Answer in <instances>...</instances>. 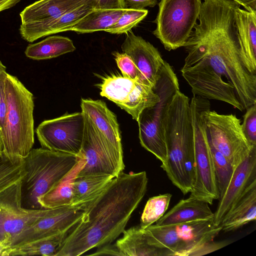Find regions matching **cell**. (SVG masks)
Instances as JSON below:
<instances>
[{
  "label": "cell",
  "mask_w": 256,
  "mask_h": 256,
  "mask_svg": "<svg viewBox=\"0 0 256 256\" xmlns=\"http://www.w3.org/2000/svg\"><path fill=\"white\" fill-rule=\"evenodd\" d=\"M240 4L204 0L180 70L194 96L225 102L243 112L256 104V75L245 65L235 24Z\"/></svg>",
  "instance_id": "cell-1"
},
{
  "label": "cell",
  "mask_w": 256,
  "mask_h": 256,
  "mask_svg": "<svg viewBox=\"0 0 256 256\" xmlns=\"http://www.w3.org/2000/svg\"><path fill=\"white\" fill-rule=\"evenodd\" d=\"M146 172H120L86 206L82 220L68 232L55 256H78L113 242L125 230L146 194Z\"/></svg>",
  "instance_id": "cell-2"
},
{
  "label": "cell",
  "mask_w": 256,
  "mask_h": 256,
  "mask_svg": "<svg viewBox=\"0 0 256 256\" xmlns=\"http://www.w3.org/2000/svg\"><path fill=\"white\" fill-rule=\"evenodd\" d=\"M164 128L167 157L160 167L172 184L186 194L196 178L194 140L190 98L180 90L166 110Z\"/></svg>",
  "instance_id": "cell-3"
},
{
  "label": "cell",
  "mask_w": 256,
  "mask_h": 256,
  "mask_svg": "<svg viewBox=\"0 0 256 256\" xmlns=\"http://www.w3.org/2000/svg\"><path fill=\"white\" fill-rule=\"evenodd\" d=\"M6 112L0 132L2 156L12 162L23 160L34 144V96L14 76L6 80Z\"/></svg>",
  "instance_id": "cell-4"
},
{
  "label": "cell",
  "mask_w": 256,
  "mask_h": 256,
  "mask_svg": "<svg viewBox=\"0 0 256 256\" xmlns=\"http://www.w3.org/2000/svg\"><path fill=\"white\" fill-rule=\"evenodd\" d=\"M80 158L44 148H32L24 158L21 203L27 209H44L38 199L50 190L76 165Z\"/></svg>",
  "instance_id": "cell-5"
},
{
  "label": "cell",
  "mask_w": 256,
  "mask_h": 256,
  "mask_svg": "<svg viewBox=\"0 0 256 256\" xmlns=\"http://www.w3.org/2000/svg\"><path fill=\"white\" fill-rule=\"evenodd\" d=\"M160 100L154 106L144 109L138 121L142 146L164 164L167 149L164 120L166 110L174 96L180 90L178 79L172 66L165 62L160 77L152 88Z\"/></svg>",
  "instance_id": "cell-6"
},
{
  "label": "cell",
  "mask_w": 256,
  "mask_h": 256,
  "mask_svg": "<svg viewBox=\"0 0 256 256\" xmlns=\"http://www.w3.org/2000/svg\"><path fill=\"white\" fill-rule=\"evenodd\" d=\"M210 108L208 100L194 96L190 102L194 132L196 178L190 197L209 204L218 200L212 158L206 128V114Z\"/></svg>",
  "instance_id": "cell-7"
},
{
  "label": "cell",
  "mask_w": 256,
  "mask_h": 256,
  "mask_svg": "<svg viewBox=\"0 0 256 256\" xmlns=\"http://www.w3.org/2000/svg\"><path fill=\"white\" fill-rule=\"evenodd\" d=\"M202 0H160L152 34L170 51L184 46L200 14Z\"/></svg>",
  "instance_id": "cell-8"
},
{
  "label": "cell",
  "mask_w": 256,
  "mask_h": 256,
  "mask_svg": "<svg viewBox=\"0 0 256 256\" xmlns=\"http://www.w3.org/2000/svg\"><path fill=\"white\" fill-rule=\"evenodd\" d=\"M206 128L209 143L224 156L234 170L256 146L248 142L241 120L235 114H220L210 110L206 114Z\"/></svg>",
  "instance_id": "cell-9"
},
{
  "label": "cell",
  "mask_w": 256,
  "mask_h": 256,
  "mask_svg": "<svg viewBox=\"0 0 256 256\" xmlns=\"http://www.w3.org/2000/svg\"><path fill=\"white\" fill-rule=\"evenodd\" d=\"M51 209V208H50ZM50 209H27L21 203V180L0 193V253Z\"/></svg>",
  "instance_id": "cell-10"
},
{
  "label": "cell",
  "mask_w": 256,
  "mask_h": 256,
  "mask_svg": "<svg viewBox=\"0 0 256 256\" xmlns=\"http://www.w3.org/2000/svg\"><path fill=\"white\" fill-rule=\"evenodd\" d=\"M84 128V114H65L38 125L36 132L42 148L79 157Z\"/></svg>",
  "instance_id": "cell-11"
},
{
  "label": "cell",
  "mask_w": 256,
  "mask_h": 256,
  "mask_svg": "<svg viewBox=\"0 0 256 256\" xmlns=\"http://www.w3.org/2000/svg\"><path fill=\"white\" fill-rule=\"evenodd\" d=\"M100 88L102 96L114 102L137 122L144 109L154 106L160 100L150 86L123 76L104 78Z\"/></svg>",
  "instance_id": "cell-12"
},
{
  "label": "cell",
  "mask_w": 256,
  "mask_h": 256,
  "mask_svg": "<svg viewBox=\"0 0 256 256\" xmlns=\"http://www.w3.org/2000/svg\"><path fill=\"white\" fill-rule=\"evenodd\" d=\"M87 204H72L51 208L47 214L40 218L24 230L8 248L20 246L58 233L68 234L82 220Z\"/></svg>",
  "instance_id": "cell-13"
},
{
  "label": "cell",
  "mask_w": 256,
  "mask_h": 256,
  "mask_svg": "<svg viewBox=\"0 0 256 256\" xmlns=\"http://www.w3.org/2000/svg\"><path fill=\"white\" fill-rule=\"evenodd\" d=\"M82 112L86 114L102 136L118 175L124 168L119 126L114 114L101 100H81Z\"/></svg>",
  "instance_id": "cell-14"
},
{
  "label": "cell",
  "mask_w": 256,
  "mask_h": 256,
  "mask_svg": "<svg viewBox=\"0 0 256 256\" xmlns=\"http://www.w3.org/2000/svg\"><path fill=\"white\" fill-rule=\"evenodd\" d=\"M82 113L84 118V134L79 157L84 158L85 163L76 176L95 174L117 176L102 136L90 118Z\"/></svg>",
  "instance_id": "cell-15"
},
{
  "label": "cell",
  "mask_w": 256,
  "mask_h": 256,
  "mask_svg": "<svg viewBox=\"0 0 256 256\" xmlns=\"http://www.w3.org/2000/svg\"><path fill=\"white\" fill-rule=\"evenodd\" d=\"M142 73L144 83L153 88L158 80L165 62L158 50L142 37L130 30L121 46Z\"/></svg>",
  "instance_id": "cell-16"
},
{
  "label": "cell",
  "mask_w": 256,
  "mask_h": 256,
  "mask_svg": "<svg viewBox=\"0 0 256 256\" xmlns=\"http://www.w3.org/2000/svg\"><path fill=\"white\" fill-rule=\"evenodd\" d=\"M256 180V146L248 156L234 170L230 180L222 196L219 199L214 213V224L220 225L224 216L248 186Z\"/></svg>",
  "instance_id": "cell-17"
},
{
  "label": "cell",
  "mask_w": 256,
  "mask_h": 256,
  "mask_svg": "<svg viewBox=\"0 0 256 256\" xmlns=\"http://www.w3.org/2000/svg\"><path fill=\"white\" fill-rule=\"evenodd\" d=\"M95 7L96 3L92 0L48 22L21 24L20 33L24 40L32 42L45 36L70 30L76 23L94 10Z\"/></svg>",
  "instance_id": "cell-18"
},
{
  "label": "cell",
  "mask_w": 256,
  "mask_h": 256,
  "mask_svg": "<svg viewBox=\"0 0 256 256\" xmlns=\"http://www.w3.org/2000/svg\"><path fill=\"white\" fill-rule=\"evenodd\" d=\"M92 0H39L20 14L22 24H44Z\"/></svg>",
  "instance_id": "cell-19"
},
{
  "label": "cell",
  "mask_w": 256,
  "mask_h": 256,
  "mask_svg": "<svg viewBox=\"0 0 256 256\" xmlns=\"http://www.w3.org/2000/svg\"><path fill=\"white\" fill-rule=\"evenodd\" d=\"M214 217V213L207 202L189 197L180 200L154 225L157 226L176 225L196 220H213Z\"/></svg>",
  "instance_id": "cell-20"
},
{
  "label": "cell",
  "mask_w": 256,
  "mask_h": 256,
  "mask_svg": "<svg viewBox=\"0 0 256 256\" xmlns=\"http://www.w3.org/2000/svg\"><path fill=\"white\" fill-rule=\"evenodd\" d=\"M256 220V180H254L224 216L220 226L225 232L237 230Z\"/></svg>",
  "instance_id": "cell-21"
},
{
  "label": "cell",
  "mask_w": 256,
  "mask_h": 256,
  "mask_svg": "<svg viewBox=\"0 0 256 256\" xmlns=\"http://www.w3.org/2000/svg\"><path fill=\"white\" fill-rule=\"evenodd\" d=\"M235 24L244 62L248 70L256 75V11L237 8Z\"/></svg>",
  "instance_id": "cell-22"
},
{
  "label": "cell",
  "mask_w": 256,
  "mask_h": 256,
  "mask_svg": "<svg viewBox=\"0 0 256 256\" xmlns=\"http://www.w3.org/2000/svg\"><path fill=\"white\" fill-rule=\"evenodd\" d=\"M176 232L183 244V250L178 256H185L193 248L212 240L222 230L213 220H199L174 225Z\"/></svg>",
  "instance_id": "cell-23"
},
{
  "label": "cell",
  "mask_w": 256,
  "mask_h": 256,
  "mask_svg": "<svg viewBox=\"0 0 256 256\" xmlns=\"http://www.w3.org/2000/svg\"><path fill=\"white\" fill-rule=\"evenodd\" d=\"M122 233V237L115 244L124 256H169L166 250L148 243L140 226L124 230Z\"/></svg>",
  "instance_id": "cell-24"
},
{
  "label": "cell",
  "mask_w": 256,
  "mask_h": 256,
  "mask_svg": "<svg viewBox=\"0 0 256 256\" xmlns=\"http://www.w3.org/2000/svg\"><path fill=\"white\" fill-rule=\"evenodd\" d=\"M84 163V158L80 157L74 168L50 190L38 199V202L42 208H54L72 204L73 182Z\"/></svg>",
  "instance_id": "cell-25"
},
{
  "label": "cell",
  "mask_w": 256,
  "mask_h": 256,
  "mask_svg": "<svg viewBox=\"0 0 256 256\" xmlns=\"http://www.w3.org/2000/svg\"><path fill=\"white\" fill-rule=\"evenodd\" d=\"M114 178L108 174L76 176L73 182L72 204H88L104 190Z\"/></svg>",
  "instance_id": "cell-26"
},
{
  "label": "cell",
  "mask_w": 256,
  "mask_h": 256,
  "mask_svg": "<svg viewBox=\"0 0 256 256\" xmlns=\"http://www.w3.org/2000/svg\"><path fill=\"white\" fill-rule=\"evenodd\" d=\"M76 50L72 41L68 37L54 36L30 44L24 54L26 57L34 60H42L58 57Z\"/></svg>",
  "instance_id": "cell-27"
},
{
  "label": "cell",
  "mask_w": 256,
  "mask_h": 256,
  "mask_svg": "<svg viewBox=\"0 0 256 256\" xmlns=\"http://www.w3.org/2000/svg\"><path fill=\"white\" fill-rule=\"evenodd\" d=\"M68 234L66 232L58 233L20 246L7 248L0 253V256H55Z\"/></svg>",
  "instance_id": "cell-28"
},
{
  "label": "cell",
  "mask_w": 256,
  "mask_h": 256,
  "mask_svg": "<svg viewBox=\"0 0 256 256\" xmlns=\"http://www.w3.org/2000/svg\"><path fill=\"white\" fill-rule=\"evenodd\" d=\"M126 9H94L76 23L70 30L78 34L105 31L118 20Z\"/></svg>",
  "instance_id": "cell-29"
},
{
  "label": "cell",
  "mask_w": 256,
  "mask_h": 256,
  "mask_svg": "<svg viewBox=\"0 0 256 256\" xmlns=\"http://www.w3.org/2000/svg\"><path fill=\"white\" fill-rule=\"evenodd\" d=\"M143 231L150 244L166 250L169 256H178L183 250V244L174 225L157 226L152 224Z\"/></svg>",
  "instance_id": "cell-30"
},
{
  "label": "cell",
  "mask_w": 256,
  "mask_h": 256,
  "mask_svg": "<svg viewBox=\"0 0 256 256\" xmlns=\"http://www.w3.org/2000/svg\"><path fill=\"white\" fill-rule=\"evenodd\" d=\"M172 195L167 193L148 199L140 218V226L143 230L161 218L168 208Z\"/></svg>",
  "instance_id": "cell-31"
},
{
  "label": "cell",
  "mask_w": 256,
  "mask_h": 256,
  "mask_svg": "<svg viewBox=\"0 0 256 256\" xmlns=\"http://www.w3.org/2000/svg\"><path fill=\"white\" fill-rule=\"evenodd\" d=\"M209 144L212 158L216 183L220 199L230 180L234 168L222 154Z\"/></svg>",
  "instance_id": "cell-32"
},
{
  "label": "cell",
  "mask_w": 256,
  "mask_h": 256,
  "mask_svg": "<svg viewBox=\"0 0 256 256\" xmlns=\"http://www.w3.org/2000/svg\"><path fill=\"white\" fill-rule=\"evenodd\" d=\"M146 9L134 10L127 8L118 20L104 32L112 34H126L136 27L147 16Z\"/></svg>",
  "instance_id": "cell-33"
},
{
  "label": "cell",
  "mask_w": 256,
  "mask_h": 256,
  "mask_svg": "<svg viewBox=\"0 0 256 256\" xmlns=\"http://www.w3.org/2000/svg\"><path fill=\"white\" fill-rule=\"evenodd\" d=\"M24 174V158L14 163L2 156L0 158V193L20 180Z\"/></svg>",
  "instance_id": "cell-34"
},
{
  "label": "cell",
  "mask_w": 256,
  "mask_h": 256,
  "mask_svg": "<svg viewBox=\"0 0 256 256\" xmlns=\"http://www.w3.org/2000/svg\"><path fill=\"white\" fill-rule=\"evenodd\" d=\"M112 54L123 76L146 84L142 73L128 55L124 52L120 53L118 52H114Z\"/></svg>",
  "instance_id": "cell-35"
},
{
  "label": "cell",
  "mask_w": 256,
  "mask_h": 256,
  "mask_svg": "<svg viewBox=\"0 0 256 256\" xmlns=\"http://www.w3.org/2000/svg\"><path fill=\"white\" fill-rule=\"evenodd\" d=\"M242 124L244 134L252 146H256V104L246 109Z\"/></svg>",
  "instance_id": "cell-36"
},
{
  "label": "cell",
  "mask_w": 256,
  "mask_h": 256,
  "mask_svg": "<svg viewBox=\"0 0 256 256\" xmlns=\"http://www.w3.org/2000/svg\"><path fill=\"white\" fill-rule=\"evenodd\" d=\"M0 60V132L4 127L6 112L5 80L8 72Z\"/></svg>",
  "instance_id": "cell-37"
},
{
  "label": "cell",
  "mask_w": 256,
  "mask_h": 256,
  "mask_svg": "<svg viewBox=\"0 0 256 256\" xmlns=\"http://www.w3.org/2000/svg\"><path fill=\"white\" fill-rule=\"evenodd\" d=\"M228 240L214 242L213 240L205 242L188 252L185 256H202L217 250L228 244Z\"/></svg>",
  "instance_id": "cell-38"
},
{
  "label": "cell",
  "mask_w": 256,
  "mask_h": 256,
  "mask_svg": "<svg viewBox=\"0 0 256 256\" xmlns=\"http://www.w3.org/2000/svg\"><path fill=\"white\" fill-rule=\"evenodd\" d=\"M94 9L114 10L126 8L124 0H94Z\"/></svg>",
  "instance_id": "cell-39"
},
{
  "label": "cell",
  "mask_w": 256,
  "mask_h": 256,
  "mask_svg": "<svg viewBox=\"0 0 256 256\" xmlns=\"http://www.w3.org/2000/svg\"><path fill=\"white\" fill-rule=\"evenodd\" d=\"M126 8L142 10L146 7H154L158 0H124Z\"/></svg>",
  "instance_id": "cell-40"
},
{
  "label": "cell",
  "mask_w": 256,
  "mask_h": 256,
  "mask_svg": "<svg viewBox=\"0 0 256 256\" xmlns=\"http://www.w3.org/2000/svg\"><path fill=\"white\" fill-rule=\"evenodd\" d=\"M95 252L90 254L91 256H124L119 250L116 244L112 245L110 244L102 246Z\"/></svg>",
  "instance_id": "cell-41"
},
{
  "label": "cell",
  "mask_w": 256,
  "mask_h": 256,
  "mask_svg": "<svg viewBox=\"0 0 256 256\" xmlns=\"http://www.w3.org/2000/svg\"><path fill=\"white\" fill-rule=\"evenodd\" d=\"M244 7L248 12L256 11V0H232Z\"/></svg>",
  "instance_id": "cell-42"
},
{
  "label": "cell",
  "mask_w": 256,
  "mask_h": 256,
  "mask_svg": "<svg viewBox=\"0 0 256 256\" xmlns=\"http://www.w3.org/2000/svg\"><path fill=\"white\" fill-rule=\"evenodd\" d=\"M21 0H0V12L14 6Z\"/></svg>",
  "instance_id": "cell-43"
},
{
  "label": "cell",
  "mask_w": 256,
  "mask_h": 256,
  "mask_svg": "<svg viewBox=\"0 0 256 256\" xmlns=\"http://www.w3.org/2000/svg\"><path fill=\"white\" fill-rule=\"evenodd\" d=\"M2 156V150H1V149L0 148V158H1Z\"/></svg>",
  "instance_id": "cell-44"
}]
</instances>
